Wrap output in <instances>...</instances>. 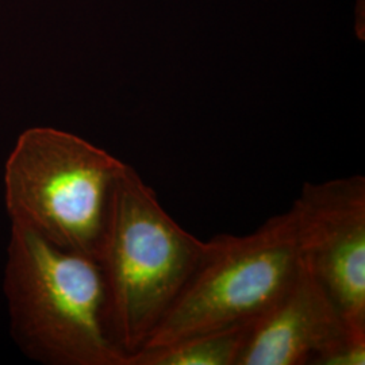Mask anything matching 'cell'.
<instances>
[{"instance_id":"cell-5","label":"cell","mask_w":365,"mask_h":365,"mask_svg":"<svg viewBox=\"0 0 365 365\" xmlns=\"http://www.w3.org/2000/svg\"><path fill=\"white\" fill-rule=\"evenodd\" d=\"M300 259L348 327L365 334V178L304 182L291 207Z\"/></svg>"},{"instance_id":"cell-2","label":"cell","mask_w":365,"mask_h":365,"mask_svg":"<svg viewBox=\"0 0 365 365\" xmlns=\"http://www.w3.org/2000/svg\"><path fill=\"white\" fill-rule=\"evenodd\" d=\"M11 331L31 359L54 365H128L108 337L95 259L11 226L4 271Z\"/></svg>"},{"instance_id":"cell-1","label":"cell","mask_w":365,"mask_h":365,"mask_svg":"<svg viewBox=\"0 0 365 365\" xmlns=\"http://www.w3.org/2000/svg\"><path fill=\"white\" fill-rule=\"evenodd\" d=\"M212 247L175 221L130 165L118 176L96 262L108 337L128 357L144 348Z\"/></svg>"},{"instance_id":"cell-6","label":"cell","mask_w":365,"mask_h":365,"mask_svg":"<svg viewBox=\"0 0 365 365\" xmlns=\"http://www.w3.org/2000/svg\"><path fill=\"white\" fill-rule=\"evenodd\" d=\"M363 339L302 261L283 297L253 324L237 365H325L341 346Z\"/></svg>"},{"instance_id":"cell-7","label":"cell","mask_w":365,"mask_h":365,"mask_svg":"<svg viewBox=\"0 0 365 365\" xmlns=\"http://www.w3.org/2000/svg\"><path fill=\"white\" fill-rule=\"evenodd\" d=\"M253 324H245L143 349L128 365H237Z\"/></svg>"},{"instance_id":"cell-3","label":"cell","mask_w":365,"mask_h":365,"mask_svg":"<svg viewBox=\"0 0 365 365\" xmlns=\"http://www.w3.org/2000/svg\"><path fill=\"white\" fill-rule=\"evenodd\" d=\"M126 164L75 134L24 131L4 164L11 226L96 260L113 187Z\"/></svg>"},{"instance_id":"cell-4","label":"cell","mask_w":365,"mask_h":365,"mask_svg":"<svg viewBox=\"0 0 365 365\" xmlns=\"http://www.w3.org/2000/svg\"><path fill=\"white\" fill-rule=\"evenodd\" d=\"M211 240L209 255L143 349L255 324L299 272L302 259L291 210L268 218L250 235Z\"/></svg>"}]
</instances>
